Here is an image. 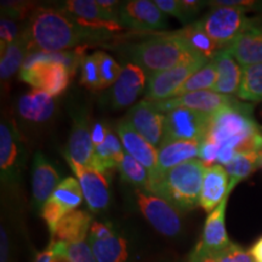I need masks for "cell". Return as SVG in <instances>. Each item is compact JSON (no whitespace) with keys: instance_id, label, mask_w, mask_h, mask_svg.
Masks as SVG:
<instances>
[{"instance_id":"6da1fadb","label":"cell","mask_w":262,"mask_h":262,"mask_svg":"<svg viewBox=\"0 0 262 262\" xmlns=\"http://www.w3.org/2000/svg\"><path fill=\"white\" fill-rule=\"evenodd\" d=\"M204 140L220 148L217 163L225 166L239 152H262V131L253 117V107L235 102L210 118Z\"/></svg>"},{"instance_id":"7a4b0ae2","label":"cell","mask_w":262,"mask_h":262,"mask_svg":"<svg viewBox=\"0 0 262 262\" xmlns=\"http://www.w3.org/2000/svg\"><path fill=\"white\" fill-rule=\"evenodd\" d=\"M94 33L96 32L78 26L63 11L38 8L31 15L25 34L29 52H61L75 47Z\"/></svg>"},{"instance_id":"3957f363","label":"cell","mask_w":262,"mask_h":262,"mask_svg":"<svg viewBox=\"0 0 262 262\" xmlns=\"http://www.w3.org/2000/svg\"><path fill=\"white\" fill-rule=\"evenodd\" d=\"M205 168L199 159L180 164L152 180L146 192L162 196L181 211L193 210L199 205Z\"/></svg>"},{"instance_id":"277c9868","label":"cell","mask_w":262,"mask_h":262,"mask_svg":"<svg viewBox=\"0 0 262 262\" xmlns=\"http://www.w3.org/2000/svg\"><path fill=\"white\" fill-rule=\"evenodd\" d=\"M130 52L134 63L142 68L148 77L171 70L185 62L205 58L189 47L179 31L134 45Z\"/></svg>"},{"instance_id":"5b68a950","label":"cell","mask_w":262,"mask_h":262,"mask_svg":"<svg viewBox=\"0 0 262 262\" xmlns=\"http://www.w3.org/2000/svg\"><path fill=\"white\" fill-rule=\"evenodd\" d=\"M196 24L222 50L227 49L242 33L254 27L245 16V8L238 5H216Z\"/></svg>"},{"instance_id":"8992f818","label":"cell","mask_w":262,"mask_h":262,"mask_svg":"<svg viewBox=\"0 0 262 262\" xmlns=\"http://www.w3.org/2000/svg\"><path fill=\"white\" fill-rule=\"evenodd\" d=\"M136 199L140 211L152 227L168 238L178 237L182 231V219L175 205L146 191H136Z\"/></svg>"},{"instance_id":"52a82bcc","label":"cell","mask_w":262,"mask_h":262,"mask_svg":"<svg viewBox=\"0 0 262 262\" xmlns=\"http://www.w3.org/2000/svg\"><path fill=\"white\" fill-rule=\"evenodd\" d=\"M208 62L209 60L206 58H199L185 62L171 70L149 75L145 90V100L157 102L175 97L180 88H182V85Z\"/></svg>"},{"instance_id":"ba28073f","label":"cell","mask_w":262,"mask_h":262,"mask_svg":"<svg viewBox=\"0 0 262 262\" xmlns=\"http://www.w3.org/2000/svg\"><path fill=\"white\" fill-rule=\"evenodd\" d=\"M210 116L188 108H175L165 113L162 142L168 141H198L202 142L208 133Z\"/></svg>"},{"instance_id":"9c48e42d","label":"cell","mask_w":262,"mask_h":262,"mask_svg":"<svg viewBox=\"0 0 262 262\" xmlns=\"http://www.w3.org/2000/svg\"><path fill=\"white\" fill-rule=\"evenodd\" d=\"M83 192L79 181L74 178H66L62 180L49 201L41 209V217L47 224L51 237L62 219L77 208L83 202Z\"/></svg>"},{"instance_id":"30bf717a","label":"cell","mask_w":262,"mask_h":262,"mask_svg":"<svg viewBox=\"0 0 262 262\" xmlns=\"http://www.w3.org/2000/svg\"><path fill=\"white\" fill-rule=\"evenodd\" d=\"M71 75L67 67L55 62H38L28 67H22L19 71L21 80L34 89L45 91L52 97L58 96L67 89Z\"/></svg>"},{"instance_id":"8fae6325","label":"cell","mask_w":262,"mask_h":262,"mask_svg":"<svg viewBox=\"0 0 262 262\" xmlns=\"http://www.w3.org/2000/svg\"><path fill=\"white\" fill-rule=\"evenodd\" d=\"M235 102H238V100L233 96H226V95L217 94L212 90H204L172 97L169 100L157 101L153 103L157 110L163 114L168 113L169 111L175 110V108H188V110L196 111V112L211 117L222 108L231 106Z\"/></svg>"},{"instance_id":"7c38bea8","label":"cell","mask_w":262,"mask_h":262,"mask_svg":"<svg viewBox=\"0 0 262 262\" xmlns=\"http://www.w3.org/2000/svg\"><path fill=\"white\" fill-rule=\"evenodd\" d=\"M119 24L137 31H162L168 27V18L155 2L131 0L120 5Z\"/></svg>"},{"instance_id":"4fadbf2b","label":"cell","mask_w":262,"mask_h":262,"mask_svg":"<svg viewBox=\"0 0 262 262\" xmlns=\"http://www.w3.org/2000/svg\"><path fill=\"white\" fill-rule=\"evenodd\" d=\"M71 169L77 176L83 192L84 201L86 202L88 208L93 212H102L110 205V189L108 182L103 173L96 170L79 165L73 160L67 159Z\"/></svg>"},{"instance_id":"5bb4252c","label":"cell","mask_w":262,"mask_h":262,"mask_svg":"<svg viewBox=\"0 0 262 262\" xmlns=\"http://www.w3.org/2000/svg\"><path fill=\"white\" fill-rule=\"evenodd\" d=\"M126 122L155 147L160 146L164 134L165 114L159 112L152 101L142 100L131 107Z\"/></svg>"},{"instance_id":"9a60e30c","label":"cell","mask_w":262,"mask_h":262,"mask_svg":"<svg viewBox=\"0 0 262 262\" xmlns=\"http://www.w3.org/2000/svg\"><path fill=\"white\" fill-rule=\"evenodd\" d=\"M147 74L135 63H127L123 67L116 84L111 91V104L116 110L131 106L147 86Z\"/></svg>"},{"instance_id":"2e32d148","label":"cell","mask_w":262,"mask_h":262,"mask_svg":"<svg viewBox=\"0 0 262 262\" xmlns=\"http://www.w3.org/2000/svg\"><path fill=\"white\" fill-rule=\"evenodd\" d=\"M61 183L60 173L41 152H37L33 160L32 172V203L35 211H40L45 203Z\"/></svg>"},{"instance_id":"e0dca14e","label":"cell","mask_w":262,"mask_h":262,"mask_svg":"<svg viewBox=\"0 0 262 262\" xmlns=\"http://www.w3.org/2000/svg\"><path fill=\"white\" fill-rule=\"evenodd\" d=\"M234 187L235 186L233 183H229V176L225 166L220 164L206 166L199 206L203 210L210 214L221 204L226 195L229 194Z\"/></svg>"},{"instance_id":"ac0fdd59","label":"cell","mask_w":262,"mask_h":262,"mask_svg":"<svg viewBox=\"0 0 262 262\" xmlns=\"http://www.w3.org/2000/svg\"><path fill=\"white\" fill-rule=\"evenodd\" d=\"M229 194L226 195V198L221 202V204L208 215L204 224V228H203L202 239L196 244L202 250L214 255V256L232 244V242L228 238L227 231H226L225 222L226 208H227Z\"/></svg>"},{"instance_id":"d6986e66","label":"cell","mask_w":262,"mask_h":262,"mask_svg":"<svg viewBox=\"0 0 262 262\" xmlns=\"http://www.w3.org/2000/svg\"><path fill=\"white\" fill-rule=\"evenodd\" d=\"M118 135L122 140L124 150L148 170L149 178L156 172L158 163V149L143 139L126 120H122L117 126Z\"/></svg>"},{"instance_id":"ffe728a7","label":"cell","mask_w":262,"mask_h":262,"mask_svg":"<svg viewBox=\"0 0 262 262\" xmlns=\"http://www.w3.org/2000/svg\"><path fill=\"white\" fill-rule=\"evenodd\" d=\"M66 159L73 160L79 165L94 168L95 147L91 139V130L86 117L78 114L74 118L73 127L68 140L67 150L64 153Z\"/></svg>"},{"instance_id":"44dd1931","label":"cell","mask_w":262,"mask_h":262,"mask_svg":"<svg viewBox=\"0 0 262 262\" xmlns=\"http://www.w3.org/2000/svg\"><path fill=\"white\" fill-rule=\"evenodd\" d=\"M201 143L198 141H168L160 143L157 169L156 172L149 178V182L160 178L180 164L196 159Z\"/></svg>"},{"instance_id":"7402d4cb","label":"cell","mask_w":262,"mask_h":262,"mask_svg":"<svg viewBox=\"0 0 262 262\" xmlns=\"http://www.w3.org/2000/svg\"><path fill=\"white\" fill-rule=\"evenodd\" d=\"M19 143L17 134L8 123L0 124V169L3 182L11 183L18 180L19 175Z\"/></svg>"},{"instance_id":"603a6c76","label":"cell","mask_w":262,"mask_h":262,"mask_svg":"<svg viewBox=\"0 0 262 262\" xmlns=\"http://www.w3.org/2000/svg\"><path fill=\"white\" fill-rule=\"evenodd\" d=\"M212 61L215 62L216 72H217V80H216L212 91L226 95V96L237 95L242 83L243 67L234 60L233 56L226 49L219 52L212 58Z\"/></svg>"},{"instance_id":"cb8c5ba5","label":"cell","mask_w":262,"mask_h":262,"mask_svg":"<svg viewBox=\"0 0 262 262\" xmlns=\"http://www.w3.org/2000/svg\"><path fill=\"white\" fill-rule=\"evenodd\" d=\"M242 67L262 63V32L251 27L226 49Z\"/></svg>"},{"instance_id":"d4e9b609","label":"cell","mask_w":262,"mask_h":262,"mask_svg":"<svg viewBox=\"0 0 262 262\" xmlns=\"http://www.w3.org/2000/svg\"><path fill=\"white\" fill-rule=\"evenodd\" d=\"M91 225L93 219L88 211L79 209L71 211L58 222L51 242H63L68 244L84 242L88 239Z\"/></svg>"},{"instance_id":"484cf974","label":"cell","mask_w":262,"mask_h":262,"mask_svg":"<svg viewBox=\"0 0 262 262\" xmlns=\"http://www.w3.org/2000/svg\"><path fill=\"white\" fill-rule=\"evenodd\" d=\"M56 103L51 95L41 90L33 89L19 98L18 112L25 119L34 123H42L50 119L55 112Z\"/></svg>"},{"instance_id":"4316f807","label":"cell","mask_w":262,"mask_h":262,"mask_svg":"<svg viewBox=\"0 0 262 262\" xmlns=\"http://www.w3.org/2000/svg\"><path fill=\"white\" fill-rule=\"evenodd\" d=\"M97 262H126L130 257L129 243L122 234L114 233L103 239L88 238Z\"/></svg>"},{"instance_id":"83f0119b","label":"cell","mask_w":262,"mask_h":262,"mask_svg":"<svg viewBox=\"0 0 262 262\" xmlns=\"http://www.w3.org/2000/svg\"><path fill=\"white\" fill-rule=\"evenodd\" d=\"M29 52V42L25 32L17 40L2 48V61H0V77L2 80H8L18 70L21 71Z\"/></svg>"},{"instance_id":"f1b7e54d","label":"cell","mask_w":262,"mask_h":262,"mask_svg":"<svg viewBox=\"0 0 262 262\" xmlns=\"http://www.w3.org/2000/svg\"><path fill=\"white\" fill-rule=\"evenodd\" d=\"M260 166V150H248V152L237 153L234 158L227 165H225V169L229 176V183L237 186L239 182L249 178Z\"/></svg>"},{"instance_id":"f546056e","label":"cell","mask_w":262,"mask_h":262,"mask_svg":"<svg viewBox=\"0 0 262 262\" xmlns=\"http://www.w3.org/2000/svg\"><path fill=\"white\" fill-rule=\"evenodd\" d=\"M180 34L185 38L188 45L201 56L208 58L209 61L212 60L222 49L219 47L212 39L201 28L198 24H193L186 26L185 28L179 31ZM225 50V49H224Z\"/></svg>"},{"instance_id":"4dcf8cb0","label":"cell","mask_w":262,"mask_h":262,"mask_svg":"<svg viewBox=\"0 0 262 262\" xmlns=\"http://www.w3.org/2000/svg\"><path fill=\"white\" fill-rule=\"evenodd\" d=\"M237 96L247 102L262 101V63L243 67L242 83Z\"/></svg>"},{"instance_id":"1f68e13d","label":"cell","mask_w":262,"mask_h":262,"mask_svg":"<svg viewBox=\"0 0 262 262\" xmlns=\"http://www.w3.org/2000/svg\"><path fill=\"white\" fill-rule=\"evenodd\" d=\"M216 80H217V72H216L215 62L210 60L204 67H202L198 72H195L189 79L180 88L175 97L182 95L196 93V91L214 90Z\"/></svg>"},{"instance_id":"d6a6232c","label":"cell","mask_w":262,"mask_h":262,"mask_svg":"<svg viewBox=\"0 0 262 262\" xmlns=\"http://www.w3.org/2000/svg\"><path fill=\"white\" fill-rule=\"evenodd\" d=\"M118 169H119L120 173H122V178L125 180V181L133 183V185L137 186V187H142L145 191L147 187H148V170H147L140 162H137L136 159H134L133 157L127 155L126 152L122 163L118 166Z\"/></svg>"},{"instance_id":"836d02e7","label":"cell","mask_w":262,"mask_h":262,"mask_svg":"<svg viewBox=\"0 0 262 262\" xmlns=\"http://www.w3.org/2000/svg\"><path fill=\"white\" fill-rule=\"evenodd\" d=\"M95 60L97 62L98 71H100L101 81H102V89L108 86H113L116 81L122 74L123 68L117 63V61L106 54V52L97 51L94 54Z\"/></svg>"},{"instance_id":"e575fe53","label":"cell","mask_w":262,"mask_h":262,"mask_svg":"<svg viewBox=\"0 0 262 262\" xmlns=\"http://www.w3.org/2000/svg\"><path fill=\"white\" fill-rule=\"evenodd\" d=\"M80 83L89 90L102 89L100 71L94 55L84 56L80 62Z\"/></svg>"},{"instance_id":"d590c367","label":"cell","mask_w":262,"mask_h":262,"mask_svg":"<svg viewBox=\"0 0 262 262\" xmlns=\"http://www.w3.org/2000/svg\"><path fill=\"white\" fill-rule=\"evenodd\" d=\"M215 258L217 262H254L250 253L235 243L216 254Z\"/></svg>"},{"instance_id":"8d00e7d4","label":"cell","mask_w":262,"mask_h":262,"mask_svg":"<svg viewBox=\"0 0 262 262\" xmlns=\"http://www.w3.org/2000/svg\"><path fill=\"white\" fill-rule=\"evenodd\" d=\"M68 256L71 262H97L88 242L68 244Z\"/></svg>"},{"instance_id":"74e56055","label":"cell","mask_w":262,"mask_h":262,"mask_svg":"<svg viewBox=\"0 0 262 262\" xmlns=\"http://www.w3.org/2000/svg\"><path fill=\"white\" fill-rule=\"evenodd\" d=\"M18 26L16 25L14 19L3 17L0 19V39H2V48L11 44L21 37Z\"/></svg>"},{"instance_id":"f35d334b","label":"cell","mask_w":262,"mask_h":262,"mask_svg":"<svg viewBox=\"0 0 262 262\" xmlns=\"http://www.w3.org/2000/svg\"><path fill=\"white\" fill-rule=\"evenodd\" d=\"M155 3L165 15L173 16L183 24L188 22V18L181 4V0H156Z\"/></svg>"},{"instance_id":"ab89813d","label":"cell","mask_w":262,"mask_h":262,"mask_svg":"<svg viewBox=\"0 0 262 262\" xmlns=\"http://www.w3.org/2000/svg\"><path fill=\"white\" fill-rule=\"evenodd\" d=\"M219 153H220L219 146H216L215 143L210 142V141L203 140L201 147H199L198 158L205 166H211L214 165L215 162H217Z\"/></svg>"},{"instance_id":"60d3db41","label":"cell","mask_w":262,"mask_h":262,"mask_svg":"<svg viewBox=\"0 0 262 262\" xmlns=\"http://www.w3.org/2000/svg\"><path fill=\"white\" fill-rule=\"evenodd\" d=\"M32 8V5L26 4V3H2V16L11 19H18L26 16L27 11Z\"/></svg>"},{"instance_id":"b9f144b4","label":"cell","mask_w":262,"mask_h":262,"mask_svg":"<svg viewBox=\"0 0 262 262\" xmlns=\"http://www.w3.org/2000/svg\"><path fill=\"white\" fill-rule=\"evenodd\" d=\"M0 262H12L9 233L4 226L0 229Z\"/></svg>"},{"instance_id":"7bdbcfd3","label":"cell","mask_w":262,"mask_h":262,"mask_svg":"<svg viewBox=\"0 0 262 262\" xmlns=\"http://www.w3.org/2000/svg\"><path fill=\"white\" fill-rule=\"evenodd\" d=\"M52 258L51 262H71L68 256V243L63 242H51Z\"/></svg>"},{"instance_id":"ee69618b","label":"cell","mask_w":262,"mask_h":262,"mask_svg":"<svg viewBox=\"0 0 262 262\" xmlns=\"http://www.w3.org/2000/svg\"><path fill=\"white\" fill-rule=\"evenodd\" d=\"M108 131L110 130L107 129V126L102 122H96L91 126V139H93L94 147L102 145L104 140H106Z\"/></svg>"},{"instance_id":"f6af8a7d","label":"cell","mask_w":262,"mask_h":262,"mask_svg":"<svg viewBox=\"0 0 262 262\" xmlns=\"http://www.w3.org/2000/svg\"><path fill=\"white\" fill-rule=\"evenodd\" d=\"M188 262H217L214 255L206 253V251L202 250L198 245H195V248L193 249L192 254L189 255Z\"/></svg>"},{"instance_id":"bcb514c9","label":"cell","mask_w":262,"mask_h":262,"mask_svg":"<svg viewBox=\"0 0 262 262\" xmlns=\"http://www.w3.org/2000/svg\"><path fill=\"white\" fill-rule=\"evenodd\" d=\"M181 4L183 6V10H185L186 12V16H187L189 21V18L193 17V16L201 10L204 3L196 2V0H181Z\"/></svg>"},{"instance_id":"7dc6e473","label":"cell","mask_w":262,"mask_h":262,"mask_svg":"<svg viewBox=\"0 0 262 262\" xmlns=\"http://www.w3.org/2000/svg\"><path fill=\"white\" fill-rule=\"evenodd\" d=\"M249 253H250L254 262H262V237L255 242L253 247L249 250Z\"/></svg>"},{"instance_id":"c3c4849f","label":"cell","mask_w":262,"mask_h":262,"mask_svg":"<svg viewBox=\"0 0 262 262\" xmlns=\"http://www.w3.org/2000/svg\"><path fill=\"white\" fill-rule=\"evenodd\" d=\"M51 258H52V247L51 244H49L47 250L37 254V256L34 258V262H51Z\"/></svg>"},{"instance_id":"681fc988","label":"cell","mask_w":262,"mask_h":262,"mask_svg":"<svg viewBox=\"0 0 262 262\" xmlns=\"http://www.w3.org/2000/svg\"><path fill=\"white\" fill-rule=\"evenodd\" d=\"M261 168H262V152H261Z\"/></svg>"},{"instance_id":"f907efd6","label":"cell","mask_w":262,"mask_h":262,"mask_svg":"<svg viewBox=\"0 0 262 262\" xmlns=\"http://www.w3.org/2000/svg\"><path fill=\"white\" fill-rule=\"evenodd\" d=\"M258 29H260V31L262 32V27H258Z\"/></svg>"}]
</instances>
